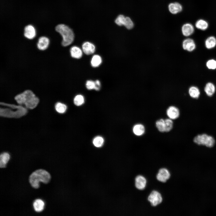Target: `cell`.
Masks as SVG:
<instances>
[{"label": "cell", "instance_id": "cell-1", "mask_svg": "<svg viewBox=\"0 0 216 216\" xmlns=\"http://www.w3.org/2000/svg\"><path fill=\"white\" fill-rule=\"evenodd\" d=\"M14 99L20 105L24 104L26 108L32 109L38 104L39 100L31 90H25L22 92L16 95Z\"/></svg>", "mask_w": 216, "mask_h": 216}, {"label": "cell", "instance_id": "cell-2", "mask_svg": "<svg viewBox=\"0 0 216 216\" xmlns=\"http://www.w3.org/2000/svg\"><path fill=\"white\" fill-rule=\"evenodd\" d=\"M51 179L50 174L46 170L39 169L33 172L29 176V182L31 186L35 189L40 187V182L46 184L49 183Z\"/></svg>", "mask_w": 216, "mask_h": 216}, {"label": "cell", "instance_id": "cell-3", "mask_svg": "<svg viewBox=\"0 0 216 216\" xmlns=\"http://www.w3.org/2000/svg\"><path fill=\"white\" fill-rule=\"evenodd\" d=\"M55 29L62 37V46H67L72 44L74 40V34L69 27L64 24H60L56 26Z\"/></svg>", "mask_w": 216, "mask_h": 216}, {"label": "cell", "instance_id": "cell-4", "mask_svg": "<svg viewBox=\"0 0 216 216\" xmlns=\"http://www.w3.org/2000/svg\"><path fill=\"white\" fill-rule=\"evenodd\" d=\"M194 142L197 145L205 146L208 148L213 147L215 143V140L212 136L205 134L196 136L194 139Z\"/></svg>", "mask_w": 216, "mask_h": 216}, {"label": "cell", "instance_id": "cell-5", "mask_svg": "<svg viewBox=\"0 0 216 216\" xmlns=\"http://www.w3.org/2000/svg\"><path fill=\"white\" fill-rule=\"evenodd\" d=\"M0 110L1 116L10 118H19L25 115L27 112V109L21 105L15 111L8 108H1Z\"/></svg>", "mask_w": 216, "mask_h": 216}, {"label": "cell", "instance_id": "cell-6", "mask_svg": "<svg viewBox=\"0 0 216 216\" xmlns=\"http://www.w3.org/2000/svg\"><path fill=\"white\" fill-rule=\"evenodd\" d=\"M148 200L153 206H156L160 204L163 200L161 194L156 190H153L148 197Z\"/></svg>", "mask_w": 216, "mask_h": 216}, {"label": "cell", "instance_id": "cell-7", "mask_svg": "<svg viewBox=\"0 0 216 216\" xmlns=\"http://www.w3.org/2000/svg\"><path fill=\"white\" fill-rule=\"evenodd\" d=\"M23 34L26 39L30 40H33L37 36L36 29L33 25L28 24L24 27Z\"/></svg>", "mask_w": 216, "mask_h": 216}, {"label": "cell", "instance_id": "cell-8", "mask_svg": "<svg viewBox=\"0 0 216 216\" xmlns=\"http://www.w3.org/2000/svg\"><path fill=\"white\" fill-rule=\"evenodd\" d=\"M50 43V39L45 36L40 37L37 41L36 46L38 50L45 51L49 48Z\"/></svg>", "mask_w": 216, "mask_h": 216}, {"label": "cell", "instance_id": "cell-9", "mask_svg": "<svg viewBox=\"0 0 216 216\" xmlns=\"http://www.w3.org/2000/svg\"><path fill=\"white\" fill-rule=\"evenodd\" d=\"M170 176V174L169 170L166 168H160L156 176L157 179L162 182H166Z\"/></svg>", "mask_w": 216, "mask_h": 216}, {"label": "cell", "instance_id": "cell-10", "mask_svg": "<svg viewBox=\"0 0 216 216\" xmlns=\"http://www.w3.org/2000/svg\"><path fill=\"white\" fill-rule=\"evenodd\" d=\"M146 179L143 176L139 175L135 178V186L139 190H143L145 188L146 184Z\"/></svg>", "mask_w": 216, "mask_h": 216}, {"label": "cell", "instance_id": "cell-11", "mask_svg": "<svg viewBox=\"0 0 216 216\" xmlns=\"http://www.w3.org/2000/svg\"><path fill=\"white\" fill-rule=\"evenodd\" d=\"M166 114L169 118L171 119L177 118L180 115V112L178 108L174 106L169 107L166 110Z\"/></svg>", "mask_w": 216, "mask_h": 216}, {"label": "cell", "instance_id": "cell-12", "mask_svg": "<svg viewBox=\"0 0 216 216\" xmlns=\"http://www.w3.org/2000/svg\"><path fill=\"white\" fill-rule=\"evenodd\" d=\"M182 47L184 50L189 52L194 50L196 47V45L194 40L191 38H187L184 40L182 43Z\"/></svg>", "mask_w": 216, "mask_h": 216}, {"label": "cell", "instance_id": "cell-13", "mask_svg": "<svg viewBox=\"0 0 216 216\" xmlns=\"http://www.w3.org/2000/svg\"><path fill=\"white\" fill-rule=\"evenodd\" d=\"M194 31V26L189 23L184 24L182 27V32L183 35L186 37L192 34Z\"/></svg>", "mask_w": 216, "mask_h": 216}, {"label": "cell", "instance_id": "cell-14", "mask_svg": "<svg viewBox=\"0 0 216 216\" xmlns=\"http://www.w3.org/2000/svg\"><path fill=\"white\" fill-rule=\"evenodd\" d=\"M82 48L84 53L87 55L93 53L95 50V46L89 42H86L83 43L82 46Z\"/></svg>", "mask_w": 216, "mask_h": 216}, {"label": "cell", "instance_id": "cell-15", "mask_svg": "<svg viewBox=\"0 0 216 216\" xmlns=\"http://www.w3.org/2000/svg\"><path fill=\"white\" fill-rule=\"evenodd\" d=\"M168 8L171 13L176 14L182 11V7L179 3L176 2L170 3L168 6Z\"/></svg>", "mask_w": 216, "mask_h": 216}, {"label": "cell", "instance_id": "cell-16", "mask_svg": "<svg viewBox=\"0 0 216 216\" xmlns=\"http://www.w3.org/2000/svg\"><path fill=\"white\" fill-rule=\"evenodd\" d=\"M71 56L73 58L79 59L82 55V50L79 47L76 46L72 47L70 50Z\"/></svg>", "mask_w": 216, "mask_h": 216}, {"label": "cell", "instance_id": "cell-17", "mask_svg": "<svg viewBox=\"0 0 216 216\" xmlns=\"http://www.w3.org/2000/svg\"><path fill=\"white\" fill-rule=\"evenodd\" d=\"M45 203L40 199L35 200L33 202V206L35 211L37 212H42L44 209Z\"/></svg>", "mask_w": 216, "mask_h": 216}, {"label": "cell", "instance_id": "cell-18", "mask_svg": "<svg viewBox=\"0 0 216 216\" xmlns=\"http://www.w3.org/2000/svg\"><path fill=\"white\" fill-rule=\"evenodd\" d=\"M10 156L7 152H4L1 154L0 156V167L1 168H5L7 164L10 159Z\"/></svg>", "mask_w": 216, "mask_h": 216}, {"label": "cell", "instance_id": "cell-19", "mask_svg": "<svg viewBox=\"0 0 216 216\" xmlns=\"http://www.w3.org/2000/svg\"><path fill=\"white\" fill-rule=\"evenodd\" d=\"M208 22L202 19L197 20L195 24V26L196 28L202 31L206 30L208 27Z\"/></svg>", "mask_w": 216, "mask_h": 216}, {"label": "cell", "instance_id": "cell-20", "mask_svg": "<svg viewBox=\"0 0 216 216\" xmlns=\"http://www.w3.org/2000/svg\"><path fill=\"white\" fill-rule=\"evenodd\" d=\"M133 130L134 133L137 136H140L143 135L145 132L144 126L141 124H137L133 127Z\"/></svg>", "mask_w": 216, "mask_h": 216}, {"label": "cell", "instance_id": "cell-21", "mask_svg": "<svg viewBox=\"0 0 216 216\" xmlns=\"http://www.w3.org/2000/svg\"><path fill=\"white\" fill-rule=\"evenodd\" d=\"M215 88L214 85L211 82L206 84L204 88V91L206 94L209 96H212L214 93Z\"/></svg>", "mask_w": 216, "mask_h": 216}, {"label": "cell", "instance_id": "cell-22", "mask_svg": "<svg viewBox=\"0 0 216 216\" xmlns=\"http://www.w3.org/2000/svg\"><path fill=\"white\" fill-rule=\"evenodd\" d=\"M205 44L206 48L208 49L214 47L216 45V38L213 36L208 37L205 41Z\"/></svg>", "mask_w": 216, "mask_h": 216}, {"label": "cell", "instance_id": "cell-23", "mask_svg": "<svg viewBox=\"0 0 216 216\" xmlns=\"http://www.w3.org/2000/svg\"><path fill=\"white\" fill-rule=\"evenodd\" d=\"M188 93L190 96L194 98H198L200 95V91L196 86H191L189 89Z\"/></svg>", "mask_w": 216, "mask_h": 216}, {"label": "cell", "instance_id": "cell-24", "mask_svg": "<svg viewBox=\"0 0 216 216\" xmlns=\"http://www.w3.org/2000/svg\"><path fill=\"white\" fill-rule=\"evenodd\" d=\"M102 60L101 57L97 55H94L93 56L91 60V64L93 67H97L101 64Z\"/></svg>", "mask_w": 216, "mask_h": 216}, {"label": "cell", "instance_id": "cell-25", "mask_svg": "<svg viewBox=\"0 0 216 216\" xmlns=\"http://www.w3.org/2000/svg\"><path fill=\"white\" fill-rule=\"evenodd\" d=\"M55 109L59 113H63L66 112L67 107L64 104L58 102L55 104Z\"/></svg>", "mask_w": 216, "mask_h": 216}, {"label": "cell", "instance_id": "cell-26", "mask_svg": "<svg viewBox=\"0 0 216 216\" xmlns=\"http://www.w3.org/2000/svg\"><path fill=\"white\" fill-rule=\"evenodd\" d=\"M156 127L158 130L161 132H165V124L164 119L161 118L156 122Z\"/></svg>", "mask_w": 216, "mask_h": 216}, {"label": "cell", "instance_id": "cell-27", "mask_svg": "<svg viewBox=\"0 0 216 216\" xmlns=\"http://www.w3.org/2000/svg\"><path fill=\"white\" fill-rule=\"evenodd\" d=\"M104 142L103 137L98 136L95 137L93 141V143L94 146L97 147H100L102 146Z\"/></svg>", "mask_w": 216, "mask_h": 216}, {"label": "cell", "instance_id": "cell-28", "mask_svg": "<svg viewBox=\"0 0 216 216\" xmlns=\"http://www.w3.org/2000/svg\"><path fill=\"white\" fill-rule=\"evenodd\" d=\"M74 102L76 105L77 106H80L84 102V98L81 95H77L74 98Z\"/></svg>", "mask_w": 216, "mask_h": 216}, {"label": "cell", "instance_id": "cell-29", "mask_svg": "<svg viewBox=\"0 0 216 216\" xmlns=\"http://www.w3.org/2000/svg\"><path fill=\"white\" fill-rule=\"evenodd\" d=\"M165 124V132H169L172 128L173 122L172 119L167 118L164 119Z\"/></svg>", "mask_w": 216, "mask_h": 216}, {"label": "cell", "instance_id": "cell-30", "mask_svg": "<svg viewBox=\"0 0 216 216\" xmlns=\"http://www.w3.org/2000/svg\"><path fill=\"white\" fill-rule=\"evenodd\" d=\"M124 26L127 29H130L133 28L134 25L133 21L130 18L128 17H126L125 18Z\"/></svg>", "mask_w": 216, "mask_h": 216}, {"label": "cell", "instance_id": "cell-31", "mask_svg": "<svg viewBox=\"0 0 216 216\" xmlns=\"http://www.w3.org/2000/svg\"><path fill=\"white\" fill-rule=\"evenodd\" d=\"M125 17L122 15H119L116 19L115 22L119 26H124Z\"/></svg>", "mask_w": 216, "mask_h": 216}, {"label": "cell", "instance_id": "cell-32", "mask_svg": "<svg viewBox=\"0 0 216 216\" xmlns=\"http://www.w3.org/2000/svg\"><path fill=\"white\" fill-rule=\"evenodd\" d=\"M206 66L209 69H215L216 68V61L214 59L208 60L206 63Z\"/></svg>", "mask_w": 216, "mask_h": 216}, {"label": "cell", "instance_id": "cell-33", "mask_svg": "<svg viewBox=\"0 0 216 216\" xmlns=\"http://www.w3.org/2000/svg\"><path fill=\"white\" fill-rule=\"evenodd\" d=\"M95 86V81L92 80H88L86 83V86L87 89L92 90L94 89Z\"/></svg>", "mask_w": 216, "mask_h": 216}, {"label": "cell", "instance_id": "cell-34", "mask_svg": "<svg viewBox=\"0 0 216 216\" xmlns=\"http://www.w3.org/2000/svg\"><path fill=\"white\" fill-rule=\"evenodd\" d=\"M95 86L94 89L97 91L99 90L100 88L101 84L100 81L97 80L95 81Z\"/></svg>", "mask_w": 216, "mask_h": 216}]
</instances>
